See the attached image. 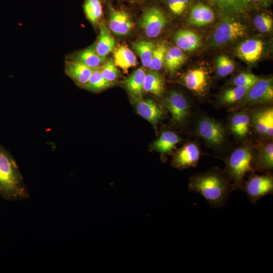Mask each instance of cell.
<instances>
[{
	"mask_svg": "<svg viewBox=\"0 0 273 273\" xmlns=\"http://www.w3.org/2000/svg\"><path fill=\"white\" fill-rule=\"evenodd\" d=\"M233 190L227 178L216 170L193 176L189 184V191L198 193L214 208L224 206Z\"/></svg>",
	"mask_w": 273,
	"mask_h": 273,
	"instance_id": "6da1fadb",
	"label": "cell"
},
{
	"mask_svg": "<svg viewBox=\"0 0 273 273\" xmlns=\"http://www.w3.org/2000/svg\"><path fill=\"white\" fill-rule=\"evenodd\" d=\"M0 196L11 200L26 198L28 196L15 161L1 146Z\"/></svg>",
	"mask_w": 273,
	"mask_h": 273,
	"instance_id": "7a4b0ae2",
	"label": "cell"
},
{
	"mask_svg": "<svg viewBox=\"0 0 273 273\" xmlns=\"http://www.w3.org/2000/svg\"><path fill=\"white\" fill-rule=\"evenodd\" d=\"M247 32L245 24L234 18L226 17L214 29L210 43L214 47L223 46L244 36Z\"/></svg>",
	"mask_w": 273,
	"mask_h": 273,
	"instance_id": "3957f363",
	"label": "cell"
},
{
	"mask_svg": "<svg viewBox=\"0 0 273 273\" xmlns=\"http://www.w3.org/2000/svg\"><path fill=\"white\" fill-rule=\"evenodd\" d=\"M253 156L250 150L240 148L235 150L227 161L226 171L234 182L233 190L240 188L246 174L252 170Z\"/></svg>",
	"mask_w": 273,
	"mask_h": 273,
	"instance_id": "277c9868",
	"label": "cell"
},
{
	"mask_svg": "<svg viewBox=\"0 0 273 273\" xmlns=\"http://www.w3.org/2000/svg\"><path fill=\"white\" fill-rule=\"evenodd\" d=\"M240 189L255 205L261 198L273 193V177L271 175H253L242 184Z\"/></svg>",
	"mask_w": 273,
	"mask_h": 273,
	"instance_id": "5b68a950",
	"label": "cell"
},
{
	"mask_svg": "<svg viewBox=\"0 0 273 273\" xmlns=\"http://www.w3.org/2000/svg\"><path fill=\"white\" fill-rule=\"evenodd\" d=\"M273 100L272 78L259 79L251 86L243 98L244 105L268 103Z\"/></svg>",
	"mask_w": 273,
	"mask_h": 273,
	"instance_id": "8992f818",
	"label": "cell"
},
{
	"mask_svg": "<svg viewBox=\"0 0 273 273\" xmlns=\"http://www.w3.org/2000/svg\"><path fill=\"white\" fill-rule=\"evenodd\" d=\"M140 26L145 34L150 38L158 36L166 24L162 11L156 7L147 9L142 16Z\"/></svg>",
	"mask_w": 273,
	"mask_h": 273,
	"instance_id": "52a82bcc",
	"label": "cell"
},
{
	"mask_svg": "<svg viewBox=\"0 0 273 273\" xmlns=\"http://www.w3.org/2000/svg\"><path fill=\"white\" fill-rule=\"evenodd\" d=\"M199 134L209 144L218 146L224 141L225 131L217 121L205 117L199 122L197 127Z\"/></svg>",
	"mask_w": 273,
	"mask_h": 273,
	"instance_id": "ba28073f",
	"label": "cell"
},
{
	"mask_svg": "<svg viewBox=\"0 0 273 273\" xmlns=\"http://www.w3.org/2000/svg\"><path fill=\"white\" fill-rule=\"evenodd\" d=\"M164 105L170 113L172 120L175 122H184L189 115L188 102L179 92H170L165 98Z\"/></svg>",
	"mask_w": 273,
	"mask_h": 273,
	"instance_id": "9c48e42d",
	"label": "cell"
},
{
	"mask_svg": "<svg viewBox=\"0 0 273 273\" xmlns=\"http://www.w3.org/2000/svg\"><path fill=\"white\" fill-rule=\"evenodd\" d=\"M183 81L189 89L200 95L206 92L209 86L207 73L202 68L189 70L185 74Z\"/></svg>",
	"mask_w": 273,
	"mask_h": 273,
	"instance_id": "30bf717a",
	"label": "cell"
},
{
	"mask_svg": "<svg viewBox=\"0 0 273 273\" xmlns=\"http://www.w3.org/2000/svg\"><path fill=\"white\" fill-rule=\"evenodd\" d=\"M200 158V151L194 143H189L182 147L176 154L173 164L179 168L195 167Z\"/></svg>",
	"mask_w": 273,
	"mask_h": 273,
	"instance_id": "8fae6325",
	"label": "cell"
},
{
	"mask_svg": "<svg viewBox=\"0 0 273 273\" xmlns=\"http://www.w3.org/2000/svg\"><path fill=\"white\" fill-rule=\"evenodd\" d=\"M134 27V23L125 11L110 9L109 27L115 34L124 35L129 33Z\"/></svg>",
	"mask_w": 273,
	"mask_h": 273,
	"instance_id": "7c38bea8",
	"label": "cell"
},
{
	"mask_svg": "<svg viewBox=\"0 0 273 273\" xmlns=\"http://www.w3.org/2000/svg\"><path fill=\"white\" fill-rule=\"evenodd\" d=\"M263 44L259 39H248L242 42L237 49V54L242 60L252 63L258 61L262 54Z\"/></svg>",
	"mask_w": 273,
	"mask_h": 273,
	"instance_id": "4fadbf2b",
	"label": "cell"
},
{
	"mask_svg": "<svg viewBox=\"0 0 273 273\" xmlns=\"http://www.w3.org/2000/svg\"><path fill=\"white\" fill-rule=\"evenodd\" d=\"M95 69L77 61H67L65 71L66 74L77 84L84 87Z\"/></svg>",
	"mask_w": 273,
	"mask_h": 273,
	"instance_id": "5bb4252c",
	"label": "cell"
},
{
	"mask_svg": "<svg viewBox=\"0 0 273 273\" xmlns=\"http://www.w3.org/2000/svg\"><path fill=\"white\" fill-rule=\"evenodd\" d=\"M215 19L212 9L207 5L199 2L191 9L189 22L193 26L200 27L211 23Z\"/></svg>",
	"mask_w": 273,
	"mask_h": 273,
	"instance_id": "9a60e30c",
	"label": "cell"
},
{
	"mask_svg": "<svg viewBox=\"0 0 273 273\" xmlns=\"http://www.w3.org/2000/svg\"><path fill=\"white\" fill-rule=\"evenodd\" d=\"M137 112L145 119L152 124L156 123L163 115L161 108L150 99L135 100Z\"/></svg>",
	"mask_w": 273,
	"mask_h": 273,
	"instance_id": "2e32d148",
	"label": "cell"
},
{
	"mask_svg": "<svg viewBox=\"0 0 273 273\" xmlns=\"http://www.w3.org/2000/svg\"><path fill=\"white\" fill-rule=\"evenodd\" d=\"M174 40L177 48L187 52L196 50L201 45V36L189 30L182 29L176 32Z\"/></svg>",
	"mask_w": 273,
	"mask_h": 273,
	"instance_id": "e0dca14e",
	"label": "cell"
},
{
	"mask_svg": "<svg viewBox=\"0 0 273 273\" xmlns=\"http://www.w3.org/2000/svg\"><path fill=\"white\" fill-rule=\"evenodd\" d=\"M113 61L124 72L138 65L134 54L125 45H119L113 51Z\"/></svg>",
	"mask_w": 273,
	"mask_h": 273,
	"instance_id": "ac0fdd59",
	"label": "cell"
},
{
	"mask_svg": "<svg viewBox=\"0 0 273 273\" xmlns=\"http://www.w3.org/2000/svg\"><path fill=\"white\" fill-rule=\"evenodd\" d=\"M115 41L110 31L104 24H102L100 35L94 49L104 62L107 55L114 51Z\"/></svg>",
	"mask_w": 273,
	"mask_h": 273,
	"instance_id": "d6986e66",
	"label": "cell"
},
{
	"mask_svg": "<svg viewBox=\"0 0 273 273\" xmlns=\"http://www.w3.org/2000/svg\"><path fill=\"white\" fill-rule=\"evenodd\" d=\"M146 74L144 69L140 67L133 71L125 81L127 90L135 100L142 99Z\"/></svg>",
	"mask_w": 273,
	"mask_h": 273,
	"instance_id": "ffe728a7",
	"label": "cell"
},
{
	"mask_svg": "<svg viewBox=\"0 0 273 273\" xmlns=\"http://www.w3.org/2000/svg\"><path fill=\"white\" fill-rule=\"evenodd\" d=\"M187 57L183 51L177 47L167 48L164 64L170 73L177 70L187 61Z\"/></svg>",
	"mask_w": 273,
	"mask_h": 273,
	"instance_id": "44dd1931",
	"label": "cell"
},
{
	"mask_svg": "<svg viewBox=\"0 0 273 273\" xmlns=\"http://www.w3.org/2000/svg\"><path fill=\"white\" fill-rule=\"evenodd\" d=\"M164 86V79L156 71H152L146 74L143 85L144 92L160 97L163 93Z\"/></svg>",
	"mask_w": 273,
	"mask_h": 273,
	"instance_id": "7402d4cb",
	"label": "cell"
},
{
	"mask_svg": "<svg viewBox=\"0 0 273 273\" xmlns=\"http://www.w3.org/2000/svg\"><path fill=\"white\" fill-rule=\"evenodd\" d=\"M178 136L174 132L166 131L161 133L159 138L152 144L154 150L161 154L170 152L179 142Z\"/></svg>",
	"mask_w": 273,
	"mask_h": 273,
	"instance_id": "603a6c76",
	"label": "cell"
},
{
	"mask_svg": "<svg viewBox=\"0 0 273 273\" xmlns=\"http://www.w3.org/2000/svg\"><path fill=\"white\" fill-rule=\"evenodd\" d=\"M71 60L77 61L93 69L100 68L104 63L92 47L78 52L74 55Z\"/></svg>",
	"mask_w": 273,
	"mask_h": 273,
	"instance_id": "cb8c5ba5",
	"label": "cell"
},
{
	"mask_svg": "<svg viewBox=\"0 0 273 273\" xmlns=\"http://www.w3.org/2000/svg\"><path fill=\"white\" fill-rule=\"evenodd\" d=\"M155 47L153 41L147 40H140L132 43V48L141 59L144 67H149Z\"/></svg>",
	"mask_w": 273,
	"mask_h": 273,
	"instance_id": "d4e9b609",
	"label": "cell"
},
{
	"mask_svg": "<svg viewBox=\"0 0 273 273\" xmlns=\"http://www.w3.org/2000/svg\"><path fill=\"white\" fill-rule=\"evenodd\" d=\"M222 12L230 14L242 13L247 9L245 0H208Z\"/></svg>",
	"mask_w": 273,
	"mask_h": 273,
	"instance_id": "484cf974",
	"label": "cell"
},
{
	"mask_svg": "<svg viewBox=\"0 0 273 273\" xmlns=\"http://www.w3.org/2000/svg\"><path fill=\"white\" fill-rule=\"evenodd\" d=\"M250 119L244 113H239L233 116L231 120V128L238 137H244L249 130Z\"/></svg>",
	"mask_w": 273,
	"mask_h": 273,
	"instance_id": "4316f807",
	"label": "cell"
},
{
	"mask_svg": "<svg viewBox=\"0 0 273 273\" xmlns=\"http://www.w3.org/2000/svg\"><path fill=\"white\" fill-rule=\"evenodd\" d=\"M112 84L105 79L100 68H98L94 70L84 87L90 91L99 92L110 87Z\"/></svg>",
	"mask_w": 273,
	"mask_h": 273,
	"instance_id": "83f0119b",
	"label": "cell"
},
{
	"mask_svg": "<svg viewBox=\"0 0 273 273\" xmlns=\"http://www.w3.org/2000/svg\"><path fill=\"white\" fill-rule=\"evenodd\" d=\"M257 166L262 170H269L273 167V145L269 143L261 150L257 159Z\"/></svg>",
	"mask_w": 273,
	"mask_h": 273,
	"instance_id": "f1b7e54d",
	"label": "cell"
},
{
	"mask_svg": "<svg viewBox=\"0 0 273 273\" xmlns=\"http://www.w3.org/2000/svg\"><path fill=\"white\" fill-rule=\"evenodd\" d=\"M84 11L87 18L93 23H97L102 15V7L100 0H86Z\"/></svg>",
	"mask_w": 273,
	"mask_h": 273,
	"instance_id": "f546056e",
	"label": "cell"
},
{
	"mask_svg": "<svg viewBox=\"0 0 273 273\" xmlns=\"http://www.w3.org/2000/svg\"><path fill=\"white\" fill-rule=\"evenodd\" d=\"M167 50L166 45L159 43L155 45L149 68L152 71L160 70L164 64L165 53Z\"/></svg>",
	"mask_w": 273,
	"mask_h": 273,
	"instance_id": "4dcf8cb0",
	"label": "cell"
},
{
	"mask_svg": "<svg viewBox=\"0 0 273 273\" xmlns=\"http://www.w3.org/2000/svg\"><path fill=\"white\" fill-rule=\"evenodd\" d=\"M249 88L235 86L226 89L221 96V100L226 104H232L241 100Z\"/></svg>",
	"mask_w": 273,
	"mask_h": 273,
	"instance_id": "1f68e13d",
	"label": "cell"
},
{
	"mask_svg": "<svg viewBox=\"0 0 273 273\" xmlns=\"http://www.w3.org/2000/svg\"><path fill=\"white\" fill-rule=\"evenodd\" d=\"M216 72L218 76L224 77L232 73L235 69L233 60L226 55L218 56L215 62Z\"/></svg>",
	"mask_w": 273,
	"mask_h": 273,
	"instance_id": "d6a6232c",
	"label": "cell"
},
{
	"mask_svg": "<svg viewBox=\"0 0 273 273\" xmlns=\"http://www.w3.org/2000/svg\"><path fill=\"white\" fill-rule=\"evenodd\" d=\"M259 77L251 73H241L234 78L232 84L237 86L250 88L259 80Z\"/></svg>",
	"mask_w": 273,
	"mask_h": 273,
	"instance_id": "836d02e7",
	"label": "cell"
},
{
	"mask_svg": "<svg viewBox=\"0 0 273 273\" xmlns=\"http://www.w3.org/2000/svg\"><path fill=\"white\" fill-rule=\"evenodd\" d=\"M100 69L105 79L110 82L113 83L119 76L118 70L111 58L105 62Z\"/></svg>",
	"mask_w": 273,
	"mask_h": 273,
	"instance_id": "e575fe53",
	"label": "cell"
},
{
	"mask_svg": "<svg viewBox=\"0 0 273 273\" xmlns=\"http://www.w3.org/2000/svg\"><path fill=\"white\" fill-rule=\"evenodd\" d=\"M254 24L257 30L262 33L268 32L272 27V19L268 15L262 14L254 19Z\"/></svg>",
	"mask_w": 273,
	"mask_h": 273,
	"instance_id": "d590c367",
	"label": "cell"
},
{
	"mask_svg": "<svg viewBox=\"0 0 273 273\" xmlns=\"http://www.w3.org/2000/svg\"><path fill=\"white\" fill-rule=\"evenodd\" d=\"M189 3V0H168V6L172 13L175 15L181 14L185 10Z\"/></svg>",
	"mask_w": 273,
	"mask_h": 273,
	"instance_id": "8d00e7d4",
	"label": "cell"
},
{
	"mask_svg": "<svg viewBox=\"0 0 273 273\" xmlns=\"http://www.w3.org/2000/svg\"><path fill=\"white\" fill-rule=\"evenodd\" d=\"M266 110L257 113L254 117L253 124L256 131L265 134Z\"/></svg>",
	"mask_w": 273,
	"mask_h": 273,
	"instance_id": "74e56055",
	"label": "cell"
},
{
	"mask_svg": "<svg viewBox=\"0 0 273 273\" xmlns=\"http://www.w3.org/2000/svg\"><path fill=\"white\" fill-rule=\"evenodd\" d=\"M265 134L272 136L273 135V109L266 110Z\"/></svg>",
	"mask_w": 273,
	"mask_h": 273,
	"instance_id": "f35d334b",
	"label": "cell"
},
{
	"mask_svg": "<svg viewBox=\"0 0 273 273\" xmlns=\"http://www.w3.org/2000/svg\"><path fill=\"white\" fill-rule=\"evenodd\" d=\"M245 1L247 3V4H248V3H249L250 2H259L265 1H267V0H245Z\"/></svg>",
	"mask_w": 273,
	"mask_h": 273,
	"instance_id": "ab89813d",
	"label": "cell"
}]
</instances>
